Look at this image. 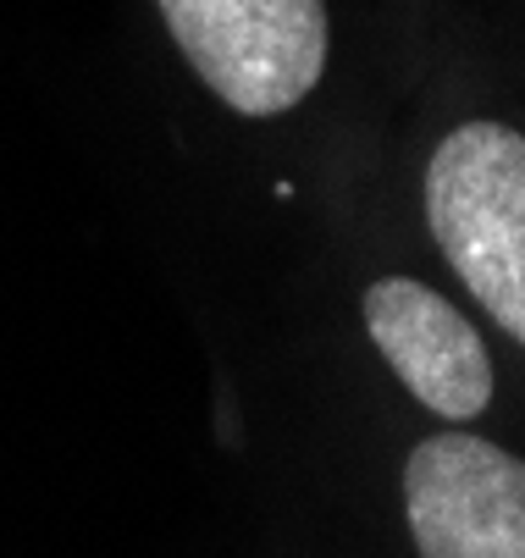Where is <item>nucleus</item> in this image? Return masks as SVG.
I'll return each mask as SVG.
<instances>
[{
  "label": "nucleus",
  "mask_w": 525,
  "mask_h": 558,
  "mask_svg": "<svg viewBox=\"0 0 525 558\" xmlns=\"http://www.w3.org/2000/svg\"><path fill=\"white\" fill-rule=\"evenodd\" d=\"M199 84L239 117L305 106L327 72V0H156Z\"/></svg>",
  "instance_id": "f03ea898"
},
{
  "label": "nucleus",
  "mask_w": 525,
  "mask_h": 558,
  "mask_svg": "<svg viewBox=\"0 0 525 558\" xmlns=\"http://www.w3.org/2000/svg\"><path fill=\"white\" fill-rule=\"evenodd\" d=\"M370 349L415 404L448 426H471L492 404V354L471 315L420 277H377L359 293Z\"/></svg>",
  "instance_id": "20e7f679"
},
{
  "label": "nucleus",
  "mask_w": 525,
  "mask_h": 558,
  "mask_svg": "<svg viewBox=\"0 0 525 558\" xmlns=\"http://www.w3.org/2000/svg\"><path fill=\"white\" fill-rule=\"evenodd\" d=\"M399 498L415 558H525V459L476 432L420 437Z\"/></svg>",
  "instance_id": "7ed1b4c3"
},
{
  "label": "nucleus",
  "mask_w": 525,
  "mask_h": 558,
  "mask_svg": "<svg viewBox=\"0 0 525 558\" xmlns=\"http://www.w3.org/2000/svg\"><path fill=\"white\" fill-rule=\"evenodd\" d=\"M420 210L448 271L525 349V133L498 117L448 128L426 155Z\"/></svg>",
  "instance_id": "f257e3e1"
}]
</instances>
